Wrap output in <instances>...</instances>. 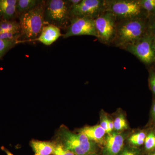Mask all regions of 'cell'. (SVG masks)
Masks as SVG:
<instances>
[{
	"label": "cell",
	"instance_id": "obj_7",
	"mask_svg": "<svg viewBox=\"0 0 155 155\" xmlns=\"http://www.w3.org/2000/svg\"><path fill=\"white\" fill-rule=\"evenodd\" d=\"M154 37L149 32L133 43L125 47L123 49L136 56L146 64L155 62V55L153 48Z\"/></svg>",
	"mask_w": 155,
	"mask_h": 155
},
{
	"label": "cell",
	"instance_id": "obj_29",
	"mask_svg": "<svg viewBox=\"0 0 155 155\" xmlns=\"http://www.w3.org/2000/svg\"><path fill=\"white\" fill-rule=\"evenodd\" d=\"M81 0H69V2L70 3V5L71 7L73 6L77 5L79 4L81 2Z\"/></svg>",
	"mask_w": 155,
	"mask_h": 155
},
{
	"label": "cell",
	"instance_id": "obj_35",
	"mask_svg": "<svg viewBox=\"0 0 155 155\" xmlns=\"http://www.w3.org/2000/svg\"><path fill=\"white\" fill-rule=\"evenodd\" d=\"M35 155H38V154H35Z\"/></svg>",
	"mask_w": 155,
	"mask_h": 155
},
{
	"label": "cell",
	"instance_id": "obj_21",
	"mask_svg": "<svg viewBox=\"0 0 155 155\" xmlns=\"http://www.w3.org/2000/svg\"><path fill=\"white\" fill-rule=\"evenodd\" d=\"M144 144L147 150H152L155 149V134L153 131L147 135Z\"/></svg>",
	"mask_w": 155,
	"mask_h": 155
},
{
	"label": "cell",
	"instance_id": "obj_17",
	"mask_svg": "<svg viewBox=\"0 0 155 155\" xmlns=\"http://www.w3.org/2000/svg\"><path fill=\"white\" fill-rule=\"evenodd\" d=\"M146 134L143 131L134 134L128 139L130 144L134 146H140L144 143Z\"/></svg>",
	"mask_w": 155,
	"mask_h": 155
},
{
	"label": "cell",
	"instance_id": "obj_14",
	"mask_svg": "<svg viewBox=\"0 0 155 155\" xmlns=\"http://www.w3.org/2000/svg\"><path fill=\"white\" fill-rule=\"evenodd\" d=\"M17 0H0V15L9 19L13 17L16 12Z\"/></svg>",
	"mask_w": 155,
	"mask_h": 155
},
{
	"label": "cell",
	"instance_id": "obj_10",
	"mask_svg": "<svg viewBox=\"0 0 155 155\" xmlns=\"http://www.w3.org/2000/svg\"><path fill=\"white\" fill-rule=\"evenodd\" d=\"M125 136L116 132L107 134L104 140V155H118L124 146Z\"/></svg>",
	"mask_w": 155,
	"mask_h": 155
},
{
	"label": "cell",
	"instance_id": "obj_15",
	"mask_svg": "<svg viewBox=\"0 0 155 155\" xmlns=\"http://www.w3.org/2000/svg\"><path fill=\"white\" fill-rule=\"evenodd\" d=\"M38 0H18L16 5V12L20 14L26 13L34 8L41 2Z\"/></svg>",
	"mask_w": 155,
	"mask_h": 155
},
{
	"label": "cell",
	"instance_id": "obj_26",
	"mask_svg": "<svg viewBox=\"0 0 155 155\" xmlns=\"http://www.w3.org/2000/svg\"><path fill=\"white\" fill-rule=\"evenodd\" d=\"M148 31L150 34L155 37V17L148 24Z\"/></svg>",
	"mask_w": 155,
	"mask_h": 155
},
{
	"label": "cell",
	"instance_id": "obj_3",
	"mask_svg": "<svg viewBox=\"0 0 155 155\" xmlns=\"http://www.w3.org/2000/svg\"><path fill=\"white\" fill-rule=\"evenodd\" d=\"M45 2H41L34 8L20 16L19 25L21 35L30 40L37 38L45 26Z\"/></svg>",
	"mask_w": 155,
	"mask_h": 155
},
{
	"label": "cell",
	"instance_id": "obj_8",
	"mask_svg": "<svg viewBox=\"0 0 155 155\" xmlns=\"http://www.w3.org/2000/svg\"><path fill=\"white\" fill-rule=\"evenodd\" d=\"M94 19L89 17L71 18L70 24L63 37L67 38L74 36L91 35L97 38Z\"/></svg>",
	"mask_w": 155,
	"mask_h": 155
},
{
	"label": "cell",
	"instance_id": "obj_33",
	"mask_svg": "<svg viewBox=\"0 0 155 155\" xmlns=\"http://www.w3.org/2000/svg\"><path fill=\"white\" fill-rule=\"evenodd\" d=\"M149 155H155V152L152 153H151Z\"/></svg>",
	"mask_w": 155,
	"mask_h": 155
},
{
	"label": "cell",
	"instance_id": "obj_25",
	"mask_svg": "<svg viewBox=\"0 0 155 155\" xmlns=\"http://www.w3.org/2000/svg\"><path fill=\"white\" fill-rule=\"evenodd\" d=\"M108 118L107 116L103 114L101 117V127L105 130L106 133L108 134Z\"/></svg>",
	"mask_w": 155,
	"mask_h": 155
},
{
	"label": "cell",
	"instance_id": "obj_32",
	"mask_svg": "<svg viewBox=\"0 0 155 155\" xmlns=\"http://www.w3.org/2000/svg\"><path fill=\"white\" fill-rule=\"evenodd\" d=\"M152 46L153 50L155 55V37H154L153 39Z\"/></svg>",
	"mask_w": 155,
	"mask_h": 155
},
{
	"label": "cell",
	"instance_id": "obj_28",
	"mask_svg": "<svg viewBox=\"0 0 155 155\" xmlns=\"http://www.w3.org/2000/svg\"><path fill=\"white\" fill-rule=\"evenodd\" d=\"M108 134L113 132V130L114 129V122L110 119H108Z\"/></svg>",
	"mask_w": 155,
	"mask_h": 155
},
{
	"label": "cell",
	"instance_id": "obj_27",
	"mask_svg": "<svg viewBox=\"0 0 155 155\" xmlns=\"http://www.w3.org/2000/svg\"><path fill=\"white\" fill-rule=\"evenodd\" d=\"M118 155H140L139 153L135 150L127 149L120 152Z\"/></svg>",
	"mask_w": 155,
	"mask_h": 155
},
{
	"label": "cell",
	"instance_id": "obj_18",
	"mask_svg": "<svg viewBox=\"0 0 155 155\" xmlns=\"http://www.w3.org/2000/svg\"><path fill=\"white\" fill-rule=\"evenodd\" d=\"M114 129L117 132L126 130L128 128L127 121L122 115H119L115 118L114 121Z\"/></svg>",
	"mask_w": 155,
	"mask_h": 155
},
{
	"label": "cell",
	"instance_id": "obj_12",
	"mask_svg": "<svg viewBox=\"0 0 155 155\" xmlns=\"http://www.w3.org/2000/svg\"><path fill=\"white\" fill-rule=\"evenodd\" d=\"M79 133L83 134L91 141L101 143L104 142L106 132L105 130L97 125L92 126H86L78 130Z\"/></svg>",
	"mask_w": 155,
	"mask_h": 155
},
{
	"label": "cell",
	"instance_id": "obj_34",
	"mask_svg": "<svg viewBox=\"0 0 155 155\" xmlns=\"http://www.w3.org/2000/svg\"><path fill=\"white\" fill-rule=\"evenodd\" d=\"M87 155H97L93 153H92L89 154H88Z\"/></svg>",
	"mask_w": 155,
	"mask_h": 155
},
{
	"label": "cell",
	"instance_id": "obj_6",
	"mask_svg": "<svg viewBox=\"0 0 155 155\" xmlns=\"http://www.w3.org/2000/svg\"><path fill=\"white\" fill-rule=\"evenodd\" d=\"M94 19L98 39L104 44L113 43L118 21L116 16L111 12L104 11Z\"/></svg>",
	"mask_w": 155,
	"mask_h": 155
},
{
	"label": "cell",
	"instance_id": "obj_16",
	"mask_svg": "<svg viewBox=\"0 0 155 155\" xmlns=\"http://www.w3.org/2000/svg\"><path fill=\"white\" fill-rule=\"evenodd\" d=\"M9 32H21L19 23L7 19L0 22V33Z\"/></svg>",
	"mask_w": 155,
	"mask_h": 155
},
{
	"label": "cell",
	"instance_id": "obj_13",
	"mask_svg": "<svg viewBox=\"0 0 155 155\" xmlns=\"http://www.w3.org/2000/svg\"><path fill=\"white\" fill-rule=\"evenodd\" d=\"M30 145L35 153L39 155H53L55 148L54 142L40 141L32 140Z\"/></svg>",
	"mask_w": 155,
	"mask_h": 155
},
{
	"label": "cell",
	"instance_id": "obj_22",
	"mask_svg": "<svg viewBox=\"0 0 155 155\" xmlns=\"http://www.w3.org/2000/svg\"><path fill=\"white\" fill-rule=\"evenodd\" d=\"M55 148L53 155H75L74 153L66 149L63 146L55 141Z\"/></svg>",
	"mask_w": 155,
	"mask_h": 155
},
{
	"label": "cell",
	"instance_id": "obj_2",
	"mask_svg": "<svg viewBox=\"0 0 155 155\" xmlns=\"http://www.w3.org/2000/svg\"><path fill=\"white\" fill-rule=\"evenodd\" d=\"M56 142L75 155H87L92 153L96 148L95 143L83 134L74 133L61 126L57 133Z\"/></svg>",
	"mask_w": 155,
	"mask_h": 155
},
{
	"label": "cell",
	"instance_id": "obj_30",
	"mask_svg": "<svg viewBox=\"0 0 155 155\" xmlns=\"http://www.w3.org/2000/svg\"><path fill=\"white\" fill-rule=\"evenodd\" d=\"M151 116L153 119L155 121V101L153 104L151 110Z\"/></svg>",
	"mask_w": 155,
	"mask_h": 155
},
{
	"label": "cell",
	"instance_id": "obj_23",
	"mask_svg": "<svg viewBox=\"0 0 155 155\" xmlns=\"http://www.w3.org/2000/svg\"><path fill=\"white\" fill-rule=\"evenodd\" d=\"M21 35V32H9L0 33V39L6 40H18Z\"/></svg>",
	"mask_w": 155,
	"mask_h": 155
},
{
	"label": "cell",
	"instance_id": "obj_24",
	"mask_svg": "<svg viewBox=\"0 0 155 155\" xmlns=\"http://www.w3.org/2000/svg\"><path fill=\"white\" fill-rule=\"evenodd\" d=\"M149 82L150 88L155 94V70H151L150 71Z\"/></svg>",
	"mask_w": 155,
	"mask_h": 155
},
{
	"label": "cell",
	"instance_id": "obj_1",
	"mask_svg": "<svg viewBox=\"0 0 155 155\" xmlns=\"http://www.w3.org/2000/svg\"><path fill=\"white\" fill-rule=\"evenodd\" d=\"M147 31L148 25L143 18L118 20L113 43L123 49L144 36Z\"/></svg>",
	"mask_w": 155,
	"mask_h": 155
},
{
	"label": "cell",
	"instance_id": "obj_9",
	"mask_svg": "<svg viewBox=\"0 0 155 155\" xmlns=\"http://www.w3.org/2000/svg\"><path fill=\"white\" fill-rule=\"evenodd\" d=\"M105 11L104 0H81L79 4L71 7L70 18H96Z\"/></svg>",
	"mask_w": 155,
	"mask_h": 155
},
{
	"label": "cell",
	"instance_id": "obj_11",
	"mask_svg": "<svg viewBox=\"0 0 155 155\" xmlns=\"http://www.w3.org/2000/svg\"><path fill=\"white\" fill-rule=\"evenodd\" d=\"M62 35L60 28L52 24H48L45 25L40 34L37 38L30 40L18 41V43L39 41L45 45L49 46L52 44Z\"/></svg>",
	"mask_w": 155,
	"mask_h": 155
},
{
	"label": "cell",
	"instance_id": "obj_5",
	"mask_svg": "<svg viewBox=\"0 0 155 155\" xmlns=\"http://www.w3.org/2000/svg\"><path fill=\"white\" fill-rule=\"evenodd\" d=\"M70 10L71 5L68 1H47L45 7V22L59 28H65L71 19Z\"/></svg>",
	"mask_w": 155,
	"mask_h": 155
},
{
	"label": "cell",
	"instance_id": "obj_19",
	"mask_svg": "<svg viewBox=\"0 0 155 155\" xmlns=\"http://www.w3.org/2000/svg\"><path fill=\"white\" fill-rule=\"evenodd\" d=\"M142 8L148 15H155V0H140Z\"/></svg>",
	"mask_w": 155,
	"mask_h": 155
},
{
	"label": "cell",
	"instance_id": "obj_31",
	"mask_svg": "<svg viewBox=\"0 0 155 155\" xmlns=\"http://www.w3.org/2000/svg\"><path fill=\"white\" fill-rule=\"evenodd\" d=\"M2 149L3 150H4V151L5 152V153H6L7 155H14L13 153H12L10 151H9L8 150L6 149L5 148L2 147Z\"/></svg>",
	"mask_w": 155,
	"mask_h": 155
},
{
	"label": "cell",
	"instance_id": "obj_4",
	"mask_svg": "<svg viewBox=\"0 0 155 155\" xmlns=\"http://www.w3.org/2000/svg\"><path fill=\"white\" fill-rule=\"evenodd\" d=\"M105 11L114 14L117 20L142 18L143 11L137 0H104Z\"/></svg>",
	"mask_w": 155,
	"mask_h": 155
},
{
	"label": "cell",
	"instance_id": "obj_20",
	"mask_svg": "<svg viewBox=\"0 0 155 155\" xmlns=\"http://www.w3.org/2000/svg\"><path fill=\"white\" fill-rule=\"evenodd\" d=\"M18 41L0 39V58L8 50L18 43Z\"/></svg>",
	"mask_w": 155,
	"mask_h": 155
}]
</instances>
